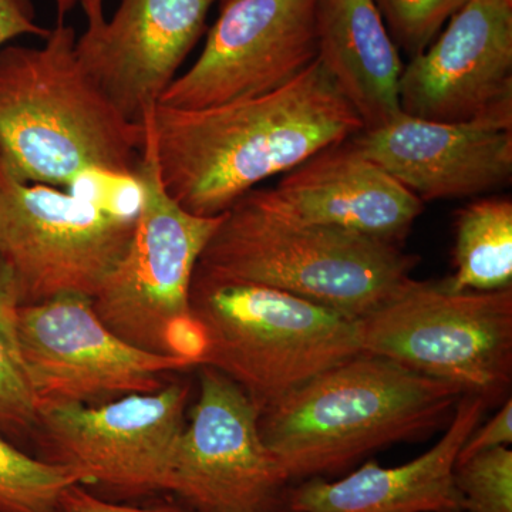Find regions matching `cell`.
<instances>
[{"label": "cell", "mask_w": 512, "mask_h": 512, "mask_svg": "<svg viewBox=\"0 0 512 512\" xmlns=\"http://www.w3.org/2000/svg\"><path fill=\"white\" fill-rule=\"evenodd\" d=\"M151 123L165 190L198 217L224 214L262 181L365 128L319 59L261 96L202 109L157 104Z\"/></svg>", "instance_id": "cell-1"}, {"label": "cell", "mask_w": 512, "mask_h": 512, "mask_svg": "<svg viewBox=\"0 0 512 512\" xmlns=\"http://www.w3.org/2000/svg\"><path fill=\"white\" fill-rule=\"evenodd\" d=\"M73 26L0 49V160L18 180L76 188L136 178L146 124L127 120L77 59Z\"/></svg>", "instance_id": "cell-2"}, {"label": "cell", "mask_w": 512, "mask_h": 512, "mask_svg": "<svg viewBox=\"0 0 512 512\" xmlns=\"http://www.w3.org/2000/svg\"><path fill=\"white\" fill-rule=\"evenodd\" d=\"M463 390L386 357L360 353L259 413V433L292 484L348 473L376 451L426 439Z\"/></svg>", "instance_id": "cell-3"}, {"label": "cell", "mask_w": 512, "mask_h": 512, "mask_svg": "<svg viewBox=\"0 0 512 512\" xmlns=\"http://www.w3.org/2000/svg\"><path fill=\"white\" fill-rule=\"evenodd\" d=\"M417 264L397 242L292 220L252 190L224 212L195 274L281 289L360 319L393 298Z\"/></svg>", "instance_id": "cell-4"}, {"label": "cell", "mask_w": 512, "mask_h": 512, "mask_svg": "<svg viewBox=\"0 0 512 512\" xmlns=\"http://www.w3.org/2000/svg\"><path fill=\"white\" fill-rule=\"evenodd\" d=\"M190 305L202 338L198 366L227 376L259 410L363 353L357 319L281 289L194 272Z\"/></svg>", "instance_id": "cell-5"}, {"label": "cell", "mask_w": 512, "mask_h": 512, "mask_svg": "<svg viewBox=\"0 0 512 512\" xmlns=\"http://www.w3.org/2000/svg\"><path fill=\"white\" fill-rule=\"evenodd\" d=\"M154 109V107H153ZM148 110L136 180L140 187L126 254L92 299L101 322L130 345L198 366L202 338L191 313L195 268L224 214L198 217L165 190Z\"/></svg>", "instance_id": "cell-6"}, {"label": "cell", "mask_w": 512, "mask_h": 512, "mask_svg": "<svg viewBox=\"0 0 512 512\" xmlns=\"http://www.w3.org/2000/svg\"><path fill=\"white\" fill-rule=\"evenodd\" d=\"M363 353L456 384L487 404L512 380V288L454 291L447 281L410 279L357 319Z\"/></svg>", "instance_id": "cell-7"}, {"label": "cell", "mask_w": 512, "mask_h": 512, "mask_svg": "<svg viewBox=\"0 0 512 512\" xmlns=\"http://www.w3.org/2000/svg\"><path fill=\"white\" fill-rule=\"evenodd\" d=\"M137 212L23 183L0 160V261L12 271L20 305L67 293L93 299L126 254Z\"/></svg>", "instance_id": "cell-8"}, {"label": "cell", "mask_w": 512, "mask_h": 512, "mask_svg": "<svg viewBox=\"0 0 512 512\" xmlns=\"http://www.w3.org/2000/svg\"><path fill=\"white\" fill-rule=\"evenodd\" d=\"M188 397L190 386L173 382L110 402L40 407L39 458L117 497L165 493Z\"/></svg>", "instance_id": "cell-9"}, {"label": "cell", "mask_w": 512, "mask_h": 512, "mask_svg": "<svg viewBox=\"0 0 512 512\" xmlns=\"http://www.w3.org/2000/svg\"><path fill=\"white\" fill-rule=\"evenodd\" d=\"M200 367V396L175 444L165 493L192 512H289L293 484L262 440L261 410L227 376Z\"/></svg>", "instance_id": "cell-10"}, {"label": "cell", "mask_w": 512, "mask_h": 512, "mask_svg": "<svg viewBox=\"0 0 512 512\" xmlns=\"http://www.w3.org/2000/svg\"><path fill=\"white\" fill-rule=\"evenodd\" d=\"M18 336L39 409L157 392L165 373L192 367L130 345L101 322L92 298L73 293L20 305Z\"/></svg>", "instance_id": "cell-11"}, {"label": "cell", "mask_w": 512, "mask_h": 512, "mask_svg": "<svg viewBox=\"0 0 512 512\" xmlns=\"http://www.w3.org/2000/svg\"><path fill=\"white\" fill-rule=\"evenodd\" d=\"M320 0H221L197 62L161 106L202 109L281 89L318 59Z\"/></svg>", "instance_id": "cell-12"}, {"label": "cell", "mask_w": 512, "mask_h": 512, "mask_svg": "<svg viewBox=\"0 0 512 512\" xmlns=\"http://www.w3.org/2000/svg\"><path fill=\"white\" fill-rule=\"evenodd\" d=\"M400 109L463 123L512 116V2L470 0L436 42L404 66Z\"/></svg>", "instance_id": "cell-13"}, {"label": "cell", "mask_w": 512, "mask_h": 512, "mask_svg": "<svg viewBox=\"0 0 512 512\" xmlns=\"http://www.w3.org/2000/svg\"><path fill=\"white\" fill-rule=\"evenodd\" d=\"M217 0H121L113 18L77 37L86 73L133 123L160 103Z\"/></svg>", "instance_id": "cell-14"}, {"label": "cell", "mask_w": 512, "mask_h": 512, "mask_svg": "<svg viewBox=\"0 0 512 512\" xmlns=\"http://www.w3.org/2000/svg\"><path fill=\"white\" fill-rule=\"evenodd\" d=\"M350 140L423 202L477 197L512 177V116L443 123L402 111Z\"/></svg>", "instance_id": "cell-15"}, {"label": "cell", "mask_w": 512, "mask_h": 512, "mask_svg": "<svg viewBox=\"0 0 512 512\" xmlns=\"http://www.w3.org/2000/svg\"><path fill=\"white\" fill-rule=\"evenodd\" d=\"M254 191L292 220L397 244L424 210L420 198L363 156L350 138L313 154L274 188Z\"/></svg>", "instance_id": "cell-16"}, {"label": "cell", "mask_w": 512, "mask_h": 512, "mask_svg": "<svg viewBox=\"0 0 512 512\" xmlns=\"http://www.w3.org/2000/svg\"><path fill=\"white\" fill-rule=\"evenodd\" d=\"M487 402L463 394L436 446L399 467L367 461L340 480L293 484L289 512H446L461 510L454 485L458 453L483 419Z\"/></svg>", "instance_id": "cell-17"}, {"label": "cell", "mask_w": 512, "mask_h": 512, "mask_svg": "<svg viewBox=\"0 0 512 512\" xmlns=\"http://www.w3.org/2000/svg\"><path fill=\"white\" fill-rule=\"evenodd\" d=\"M318 59L365 128L402 113L404 64L375 0H320Z\"/></svg>", "instance_id": "cell-18"}, {"label": "cell", "mask_w": 512, "mask_h": 512, "mask_svg": "<svg viewBox=\"0 0 512 512\" xmlns=\"http://www.w3.org/2000/svg\"><path fill=\"white\" fill-rule=\"evenodd\" d=\"M454 291H501L512 285V201L481 198L458 212Z\"/></svg>", "instance_id": "cell-19"}, {"label": "cell", "mask_w": 512, "mask_h": 512, "mask_svg": "<svg viewBox=\"0 0 512 512\" xmlns=\"http://www.w3.org/2000/svg\"><path fill=\"white\" fill-rule=\"evenodd\" d=\"M18 286L0 261V433L15 443L35 433L39 406L30 384L18 336Z\"/></svg>", "instance_id": "cell-20"}, {"label": "cell", "mask_w": 512, "mask_h": 512, "mask_svg": "<svg viewBox=\"0 0 512 512\" xmlns=\"http://www.w3.org/2000/svg\"><path fill=\"white\" fill-rule=\"evenodd\" d=\"M77 483L69 468L29 456L0 433V512H55L60 494Z\"/></svg>", "instance_id": "cell-21"}, {"label": "cell", "mask_w": 512, "mask_h": 512, "mask_svg": "<svg viewBox=\"0 0 512 512\" xmlns=\"http://www.w3.org/2000/svg\"><path fill=\"white\" fill-rule=\"evenodd\" d=\"M464 512H512V451L497 447L454 467Z\"/></svg>", "instance_id": "cell-22"}, {"label": "cell", "mask_w": 512, "mask_h": 512, "mask_svg": "<svg viewBox=\"0 0 512 512\" xmlns=\"http://www.w3.org/2000/svg\"><path fill=\"white\" fill-rule=\"evenodd\" d=\"M470 0H375L392 39L417 56Z\"/></svg>", "instance_id": "cell-23"}, {"label": "cell", "mask_w": 512, "mask_h": 512, "mask_svg": "<svg viewBox=\"0 0 512 512\" xmlns=\"http://www.w3.org/2000/svg\"><path fill=\"white\" fill-rule=\"evenodd\" d=\"M55 512H192L183 505L163 504L153 507H138L111 503L99 495L90 493L83 484H72L60 494Z\"/></svg>", "instance_id": "cell-24"}, {"label": "cell", "mask_w": 512, "mask_h": 512, "mask_svg": "<svg viewBox=\"0 0 512 512\" xmlns=\"http://www.w3.org/2000/svg\"><path fill=\"white\" fill-rule=\"evenodd\" d=\"M512 444V400L508 397L505 400L500 412L495 414L493 419L484 424L481 429H476L468 437L464 446L458 453V461L493 450L497 447H508Z\"/></svg>", "instance_id": "cell-25"}, {"label": "cell", "mask_w": 512, "mask_h": 512, "mask_svg": "<svg viewBox=\"0 0 512 512\" xmlns=\"http://www.w3.org/2000/svg\"><path fill=\"white\" fill-rule=\"evenodd\" d=\"M50 29L36 22L32 0H0V49L22 36L45 40Z\"/></svg>", "instance_id": "cell-26"}, {"label": "cell", "mask_w": 512, "mask_h": 512, "mask_svg": "<svg viewBox=\"0 0 512 512\" xmlns=\"http://www.w3.org/2000/svg\"><path fill=\"white\" fill-rule=\"evenodd\" d=\"M57 10V22H63L64 18L74 9L83 10L87 19V28H96L103 23L104 0H55Z\"/></svg>", "instance_id": "cell-27"}, {"label": "cell", "mask_w": 512, "mask_h": 512, "mask_svg": "<svg viewBox=\"0 0 512 512\" xmlns=\"http://www.w3.org/2000/svg\"><path fill=\"white\" fill-rule=\"evenodd\" d=\"M446 512H464L463 510H451V511H446Z\"/></svg>", "instance_id": "cell-28"}, {"label": "cell", "mask_w": 512, "mask_h": 512, "mask_svg": "<svg viewBox=\"0 0 512 512\" xmlns=\"http://www.w3.org/2000/svg\"><path fill=\"white\" fill-rule=\"evenodd\" d=\"M510 2H512V0H510Z\"/></svg>", "instance_id": "cell-29"}]
</instances>
